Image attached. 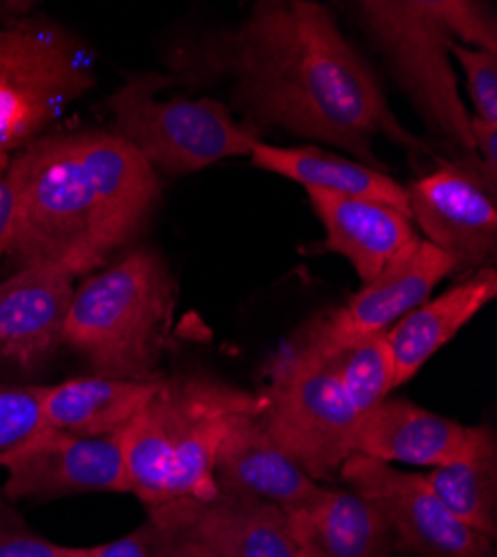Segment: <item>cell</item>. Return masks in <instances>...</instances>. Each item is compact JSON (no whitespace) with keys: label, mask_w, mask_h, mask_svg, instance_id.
<instances>
[{"label":"cell","mask_w":497,"mask_h":557,"mask_svg":"<svg viewBox=\"0 0 497 557\" xmlns=\"http://www.w3.org/2000/svg\"><path fill=\"white\" fill-rule=\"evenodd\" d=\"M453 272H458L453 259L418 237L361 286L344 308L314 319L297 339L312 352L326 355L355 339L382 335L422 306L442 278Z\"/></svg>","instance_id":"obj_12"},{"label":"cell","mask_w":497,"mask_h":557,"mask_svg":"<svg viewBox=\"0 0 497 557\" xmlns=\"http://www.w3.org/2000/svg\"><path fill=\"white\" fill-rule=\"evenodd\" d=\"M286 516L301 557H386L393 548L382 510L350 488H324Z\"/></svg>","instance_id":"obj_20"},{"label":"cell","mask_w":497,"mask_h":557,"mask_svg":"<svg viewBox=\"0 0 497 557\" xmlns=\"http://www.w3.org/2000/svg\"><path fill=\"white\" fill-rule=\"evenodd\" d=\"M76 150L119 246L139 235L161 197L157 170L112 132H74Z\"/></svg>","instance_id":"obj_17"},{"label":"cell","mask_w":497,"mask_h":557,"mask_svg":"<svg viewBox=\"0 0 497 557\" xmlns=\"http://www.w3.org/2000/svg\"><path fill=\"white\" fill-rule=\"evenodd\" d=\"M250 159L265 172L303 185V190H318L350 199H371L411 216L406 188L384 170L369 168L314 146L282 148L263 141L257 144Z\"/></svg>","instance_id":"obj_21"},{"label":"cell","mask_w":497,"mask_h":557,"mask_svg":"<svg viewBox=\"0 0 497 557\" xmlns=\"http://www.w3.org/2000/svg\"><path fill=\"white\" fill-rule=\"evenodd\" d=\"M355 10L426 127L462 159L477 161L471 114L448 61L456 36L442 0H361Z\"/></svg>","instance_id":"obj_4"},{"label":"cell","mask_w":497,"mask_h":557,"mask_svg":"<svg viewBox=\"0 0 497 557\" xmlns=\"http://www.w3.org/2000/svg\"><path fill=\"white\" fill-rule=\"evenodd\" d=\"M471 132L475 141V157L482 165V172L490 183V188L497 190V125L471 116Z\"/></svg>","instance_id":"obj_29"},{"label":"cell","mask_w":497,"mask_h":557,"mask_svg":"<svg viewBox=\"0 0 497 557\" xmlns=\"http://www.w3.org/2000/svg\"><path fill=\"white\" fill-rule=\"evenodd\" d=\"M0 557H87L85 546H65L38 535L0 491Z\"/></svg>","instance_id":"obj_26"},{"label":"cell","mask_w":497,"mask_h":557,"mask_svg":"<svg viewBox=\"0 0 497 557\" xmlns=\"http://www.w3.org/2000/svg\"><path fill=\"white\" fill-rule=\"evenodd\" d=\"M433 493L460 522L495 542L497 444L488 426H471L464 450L426 475Z\"/></svg>","instance_id":"obj_23"},{"label":"cell","mask_w":497,"mask_h":557,"mask_svg":"<svg viewBox=\"0 0 497 557\" xmlns=\"http://www.w3.org/2000/svg\"><path fill=\"white\" fill-rule=\"evenodd\" d=\"M74 274L63 265H27L0 284V363L34 375L65 346Z\"/></svg>","instance_id":"obj_14"},{"label":"cell","mask_w":497,"mask_h":557,"mask_svg":"<svg viewBox=\"0 0 497 557\" xmlns=\"http://www.w3.org/2000/svg\"><path fill=\"white\" fill-rule=\"evenodd\" d=\"M350 491L373 502L386 518L393 544L415 557H488L493 542L460 522L433 493L426 475L397 471L364 455H350L339 471Z\"/></svg>","instance_id":"obj_9"},{"label":"cell","mask_w":497,"mask_h":557,"mask_svg":"<svg viewBox=\"0 0 497 557\" xmlns=\"http://www.w3.org/2000/svg\"><path fill=\"white\" fill-rule=\"evenodd\" d=\"M411 221L428 244L456 261L458 272L493 268L497 257V190L480 161L442 163L411 185H403Z\"/></svg>","instance_id":"obj_10"},{"label":"cell","mask_w":497,"mask_h":557,"mask_svg":"<svg viewBox=\"0 0 497 557\" xmlns=\"http://www.w3.org/2000/svg\"><path fill=\"white\" fill-rule=\"evenodd\" d=\"M259 417L312 480H333L352 455L359 414L331 366L297 339L268 363Z\"/></svg>","instance_id":"obj_7"},{"label":"cell","mask_w":497,"mask_h":557,"mask_svg":"<svg viewBox=\"0 0 497 557\" xmlns=\"http://www.w3.org/2000/svg\"><path fill=\"white\" fill-rule=\"evenodd\" d=\"M320 357L337 375L339 384L344 386L348 399L352 401L359 414V420L364 414H369L373 408H377L395 388V370H393V357L386 344V333L355 339Z\"/></svg>","instance_id":"obj_24"},{"label":"cell","mask_w":497,"mask_h":557,"mask_svg":"<svg viewBox=\"0 0 497 557\" xmlns=\"http://www.w3.org/2000/svg\"><path fill=\"white\" fill-rule=\"evenodd\" d=\"M92 85V54L67 29L38 18L0 29V174Z\"/></svg>","instance_id":"obj_5"},{"label":"cell","mask_w":497,"mask_h":557,"mask_svg":"<svg viewBox=\"0 0 497 557\" xmlns=\"http://www.w3.org/2000/svg\"><path fill=\"white\" fill-rule=\"evenodd\" d=\"M14 232V193L8 174H0V259L10 250Z\"/></svg>","instance_id":"obj_30"},{"label":"cell","mask_w":497,"mask_h":557,"mask_svg":"<svg viewBox=\"0 0 497 557\" xmlns=\"http://www.w3.org/2000/svg\"><path fill=\"white\" fill-rule=\"evenodd\" d=\"M25 10H27V5H23V3H0V18L21 14V12H25Z\"/></svg>","instance_id":"obj_32"},{"label":"cell","mask_w":497,"mask_h":557,"mask_svg":"<svg viewBox=\"0 0 497 557\" xmlns=\"http://www.w3.org/2000/svg\"><path fill=\"white\" fill-rule=\"evenodd\" d=\"M471 426L448 420L413 401L386 397L357 424L352 455L384 463L437 469L453 461L467 446Z\"/></svg>","instance_id":"obj_16"},{"label":"cell","mask_w":497,"mask_h":557,"mask_svg":"<svg viewBox=\"0 0 497 557\" xmlns=\"http://www.w3.org/2000/svg\"><path fill=\"white\" fill-rule=\"evenodd\" d=\"M306 195L326 230L324 248L348 259L361 284H369L393 257L420 237L411 216L386 203L318 190H306Z\"/></svg>","instance_id":"obj_18"},{"label":"cell","mask_w":497,"mask_h":557,"mask_svg":"<svg viewBox=\"0 0 497 557\" xmlns=\"http://www.w3.org/2000/svg\"><path fill=\"white\" fill-rule=\"evenodd\" d=\"M45 388L48 386L0 384V455L45 429Z\"/></svg>","instance_id":"obj_25"},{"label":"cell","mask_w":497,"mask_h":557,"mask_svg":"<svg viewBox=\"0 0 497 557\" xmlns=\"http://www.w3.org/2000/svg\"><path fill=\"white\" fill-rule=\"evenodd\" d=\"M176 555L178 557H216V555H212V553H208V550H203V548H199L190 542H181V540H176Z\"/></svg>","instance_id":"obj_31"},{"label":"cell","mask_w":497,"mask_h":557,"mask_svg":"<svg viewBox=\"0 0 497 557\" xmlns=\"http://www.w3.org/2000/svg\"><path fill=\"white\" fill-rule=\"evenodd\" d=\"M8 471L3 495L10 502H50L80 493H127L121 433L76 435L45 426L0 455Z\"/></svg>","instance_id":"obj_11"},{"label":"cell","mask_w":497,"mask_h":557,"mask_svg":"<svg viewBox=\"0 0 497 557\" xmlns=\"http://www.w3.org/2000/svg\"><path fill=\"white\" fill-rule=\"evenodd\" d=\"M174 301V278L161 257L148 248L132 250L74 290L65 346L92 366V375L159 380Z\"/></svg>","instance_id":"obj_3"},{"label":"cell","mask_w":497,"mask_h":557,"mask_svg":"<svg viewBox=\"0 0 497 557\" xmlns=\"http://www.w3.org/2000/svg\"><path fill=\"white\" fill-rule=\"evenodd\" d=\"M85 550L87 557H178L176 537L150 516L132 533L99 546H85Z\"/></svg>","instance_id":"obj_28"},{"label":"cell","mask_w":497,"mask_h":557,"mask_svg":"<svg viewBox=\"0 0 497 557\" xmlns=\"http://www.w3.org/2000/svg\"><path fill=\"white\" fill-rule=\"evenodd\" d=\"M259 412H241L231 420L216 448L214 482L265 499L288 513L320 497L324 486L273 440Z\"/></svg>","instance_id":"obj_15"},{"label":"cell","mask_w":497,"mask_h":557,"mask_svg":"<svg viewBox=\"0 0 497 557\" xmlns=\"http://www.w3.org/2000/svg\"><path fill=\"white\" fill-rule=\"evenodd\" d=\"M5 174L14 193L8 255L18 270L50 263L74 276L89 274L121 248L85 172L74 132L36 138L12 157Z\"/></svg>","instance_id":"obj_2"},{"label":"cell","mask_w":497,"mask_h":557,"mask_svg":"<svg viewBox=\"0 0 497 557\" xmlns=\"http://www.w3.org/2000/svg\"><path fill=\"white\" fill-rule=\"evenodd\" d=\"M161 380L87 375L48 386L42 397L45 426L76 435H119L157 395Z\"/></svg>","instance_id":"obj_22"},{"label":"cell","mask_w":497,"mask_h":557,"mask_svg":"<svg viewBox=\"0 0 497 557\" xmlns=\"http://www.w3.org/2000/svg\"><path fill=\"white\" fill-rule=\"evenodd\" d=\"M170 85L174 76L144 74L127 81L108 101L114 114L110 132L154 170L190 174L250 154L261 144V136L216 99H159V91Z\"/></svg>","instance_id":"obj_6"},{"label":"cell","mask_w":497,"mask_h":557,"mask_svg":"<svg viewBox=\"0 0 497 557\" xmlns=\"http://www.w3.org/2000/svg\"><path fill=\"white\" fill-rule=\"evenodd\" d=\"M450 54L467 74L473 119L497 125V54L469 48L458 40L450 42Z\"/></svg>","instance_id":"obj_27"},{"label":"cell","mask_w":497,"mask_h":557,"mask_svg":"<svg viewBox=\"0 0 497 557\" xmlns=\"http://www.w3.org/2000/svg\"><path fill=\"white\" fill-rule=\"evenodd\" d=\"M170 65L174 83L231 78L233 101L259 136L284 129L375 170H384L375 136L431 154L393 114L380 78L333 14L312 0H261L237 27L186 45Z\"/></svg>","instance_id":"obj_1"},{"label":"cell","mask_w":497,"mask_h":557,"mask_svg":"<svg viewBox=\"0 0 497 557\" xmlns=\"http://www.w3.org/2000/svg\"><path fill=\"white\" fill-rule=\"evenodd\" d=\"M176 540L216 557H301L286 510L216 484L206 497H178L146 508Z\"/></svg>","instance_id":"obj_13"},{"label":"cell","mask_w":497,"mask_h":557,"mask_svg":"<svg viewBox=\"0 0 497 557\" xmlns=\"http://www.w3.org/2000/svg\"><path fill=\"white\" fill-rule=\"evenodd\" d=\"M154 401L172 450L167 502L210 497L216 491V448L235 414L261 410V395H250L212 377L192 375L161 380Z\"/></svg>","instance_id":"obj_8"},{"label":"cell","mask_w":497,"mask_h":557,"mask_svg":"<svg viewBox=\"0 0 497 557\" xmlns=\"http://www.w3.org/2000/svg\"><path fill=\"white\" fill-rule=\"evenodd\" d=\"M497 295V272L493 268H480L469 272L460 284L448 288L435 299H426L422 306L401 317L393 329L386 331V344L393 357L395 388L411 382L424 363L467 323L484 310Z\"/></svg>","instance_id":"obj_19"}]
</instances>
